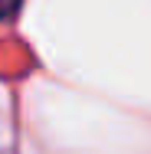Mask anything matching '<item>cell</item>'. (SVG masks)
Returning a JSON list of instances; mask_svg holds the SVG:
<instances>
[{
  "label": "cell",
  "instance_id": "obj_1",
  "mask_svg": "<svg viewBox=\"0 0 151 154\" xmlns=\"http://www.w3.org/2000/svg\"><path fill=\"white\" fill-rule=\"evenodd\" d=\"M20 3H23V0H0V20H10V17L20 10Z\"/></svg>",
  "mask_w": 151,
  "mask_h": 154
}]
</instances>
